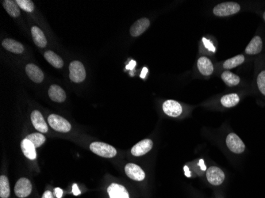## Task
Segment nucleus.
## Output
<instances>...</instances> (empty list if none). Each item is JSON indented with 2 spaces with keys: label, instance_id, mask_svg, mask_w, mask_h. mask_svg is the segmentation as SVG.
<instances>
[{
  "label": "nucleus",
  "instance_id": "39448f33",
  "mask_svg": "<svg viewBox=\"0 0 265 198\" xmlns=\"http://www.w3.org/2000/svg\"><path fill=\"white\" fill-rule=\"evenodd\" d=\"M48 122L53 129L60 133H69L71 130L70 123L62 118V117L56 115V114H51L48 117Z\"/></svg>",
  "mask_w": 265,
  "mask_h": 198
},
{
  "label": "nucleus",
  "instance_id": "a878e982",
  "mask_svg": "<svg viewBox=\"0 0 265 198\" xmlns=\"http://www.w3.org/2000/svg\"><path fill=\"white\" fill-rule=\"evenodd\" d=\"M9 180L7 176H0V196L2 198H8L10 196Z\"/></svg>",
  "mask_w": 265,
  "mask_h": 198
},
{
  "label": "nucleus",
  "instance_id": "7c9ffc66",
  "mask_svg": "<svg viewBox=\"0 0 265 198\" xmlns=\"http://www.w3.org/2000/svg\"><path fill=\"white\" fill-rule=\"evenodd\" d=\"M213 198H226L223 193H221V191H218V190H214V193H213Z\"/></svg>",
  "mask_w": 265,
  "mask_h": 198
},
{
  "label": "nucleus",
  "instance_id": "b1692460",
  "mask_svg": "<svg viewBox=\"0 0 265 198\" xmlns=\"http://www.w3.org/2000/svg\"><path fill=\"white\" fill-rule=\"evenodd\" d=\"M4 8L11 17H18L20 15V9L16 1L13 0H6L3 2Z\"/></svg>",
  "mask_w": 265,
  "mask_h": 198
},
{
  "label": "nucleus",
  "instance_id": "dca6fc26",
  "mask_svg": "<svg viewBox=\"0 0 265 198\" xmlns=\"http://www.w3.org/2000/svg\"><path fill=\"white\" fill-rule=\"evenodd\" d=\"M263 49V41L261 37L255 36L246 49V53L249 55H256L260 53Z\"/></svg>",
  "mask_w": 265,
  "mask_h": 198
},
{
  "label": "nucleus",
  "instance_id": "f704fd0d",
  "mask_svg": "<svg viewBox=\"0 0 265 198\" xmlns=\"http://www.w3.org/2000/svg\"><path fill=\"white\" fill-rule=\"evenodd\" d=\"M133 65H135V62H134V61L130 62V64H129L128 66H127V69H134V66H133Z\"/></svg>",
  "mask_w": 265,
  "mask_h": 198
},
{
  "label": "nucleus",
  "instance_id": "f8f14e48",
  "mask_svg": "<svg viewBox=\"0 0 265 198\" xmlns=\"http://www.w3.org/2000/svg\"><path fill=\"white\" fill-rule=\"evenodd\" d=\"M150 26V21L146 18H140L137 20L130 28V34L133 37H138L145 33Z\"/></svg>",
  "mask_w": 265,
  "mask_h": 198
},
{
  "label": "nucleus",
  "instance_id": "423d86ee",
  "mask_svg": "<svg viewBox=\"0 0 265 198\" xmlns=\"http://www.w3.org/2000/svg\"><path fill=\"white\" fill-rule=\"evenodd\" d=\"M69 78L74 82H81L86 78L85 66L79 61L71 62L69 65Z\"/></svg>",
  "mask_w": 265,
  "mask_h": 198
},
{
  "label": "nucleus",
  "instance_id": "6e6552de",
  "mask_svg": "<svg viewBox=\"0 0 265 198\" xmlns=\"http://www.w3.org/2000/svg\"><path fill=\"white\" fill-rule=\"evenodd\" d=\"M162 108H163L164 113L171 118H178L183 114V107L176 101H165L162 105Z\"/></svg>",
  "mask_w": 265,
  "mask_h": 198
},
{
  "label": "nucleus",
  "instance_id": "cd10ccee",
  "mask_svg": "<svg viewBox=\"0 0 265 198\" xmlns=\"http://www.w3.org/2000/svg\"><path fill=\"white\" fill-rule=\"evenodd\" d=\"M16 3H17L18 7H19L21 9H23V11H27V12H32V11H34V3L30 1V0H17Z\"/></svg>",
  "mask_w": 265,
  "mask_h": 198
},
{
  "label": "nucleus",
  "instance_id": "f257e3e1",
  "mask_svg": "<svg viewBox=\"0 0 265 198\" xmlns=\"http://www.w3.org/2000/svg\"><path fill=\"white\" fill-rule=\"evenodd\" d=\"M225 172L216 166L208 167L206 170V180L212 187H221L226 181Z\"/></svg>",
  "mask_w": 265,
  "mask_h": 198
},
{
  "label": "nucleus",
  "instance_id": "7ed1b4c3",
  "mask_svg": "<svg viewBox=\"0 0 265 198\" xmlns=\"http://www.w3.org/2000/svg\"><path fill=\"white\" fill-rule=\"evenodd\" d=\"M241 10V7L237 3L225 2L218 4L213 9L214 15L218 17H227L234 15Z\"/></svg>",
  "mask_w": 265,
  "mask_h": 198
},
{
  "label": "nucleus",
  "instance_id": "4be33fe9",
  "mask_svg": "<svg viewBox=\"0 0 265 198\" xmlns=\"http://www.w3.org/2000/svg\"><path fill=\"white\" fill-rule=\"evenodd\" d=\"M45 58L52 66L56 68V69H62L64 66V62L62 59L53 52H46L45 53Z\"/></svg>",
  "mask_w": 265,
  "mask_h": 198
},
{
  "label": "nucleus",
  "instance_id": "4468645a",
  "mask_svg": "<svg viewBox=\"0 0 265 198\" xmlns=\"http://www.w3.org/2000/svg\"><path fill=\"white\" fill-rule=\"evenodd\" d=\"M26 72H27L28 77L37 83H40L44 79V74H43V71L33 63H29L27 65Z\"/></svg>",
  "mask_w": 265,
  "mask_h": 198
},
{
  "label": "nucleus",
  "instance_id": "412c9836",
  "mask_svg": "<svg viewBox=\"0 0 265 198\" xmlns=\"http://www.w3.org/2000/svg\"><path fill=\"white\" fill-rule=\"evenodd\" d=\"M239 102H240V97L235 93L224 95L221 98V105L226 108H232V107L236 106Z\"/></svg>",
  "mask_w": 265,
  "mask_h": 198
},
{
  "label": "nucleus",
  "instance_id": "c756f323",
  "mask_svg": "<svg viewBox=\"0 0 265 198\" xmlns=\"http://www.w3.org/2000/svg\"><path fill=\"white\" fill-rule=\"evenodd\" d=\"M203 40L204 44H205L206 47L209 49L210 51L214 52L215 51V48L214 47L212 44L210 42V40H207L206 38L202 39Z\"/></svg>",
  "mask_w": 265,
  "mask_h": 198
},
{
  "label": "nucleus",
  "instance_id": "72a5a7b5",
  "mask_svg": "<svg viewBox=\"0 0 265 198\" xmlns=\"http://www.w3.org/2000/svg\"><path fill=\"white\" fill-rule=\"evenodd\" d=\"M43 198H53V194L50 191H46L43 194Z\"/></svg>",
  "mask_w": 265,
  "mask_h": 198
},
{
  "label": "nucleus",
  "instance_id": "ddd939ff",
  "mask_svg": "<svg viewBox=\"0 0 265 198\" xmlns=\"http://www.w3.org/2000/svg\"><path fill=\"white\" fill-rule=\"evenodd\" d=\"M31 121L32 124L34 125V128L37 131L46 134L48 131V125L45 121L44 118H43V114H40L38 111H34L31 114Z\"/></svg>",
  "mask_w": 265,
  "mask_h": 198
},
{
  "label": "nucleus",
  "instance_id": "e433bc0d",
  "mask_svg": "<svg viewBox=\"0 0 265 198\" xmlns=\"http://www.w3.org/2000/svg\"><path fill=\"white\" fill-rule=\"evenodd\" d=\"M195 198H202L201 197L200 195L197 194V193H195Z\"/></svg>",
  "mask_w": 265,
  "mask_h": 198
},
{
  "label": "nucleus",
  "instance_id": "1a4fd4ad",
  "mask_svg": "<svg viewBox=\"0 0 265 198\" xmlns=\"http://www.w3.org/2000/svg\"><path fill=\"white\" fill-rule=\"evenodd\" d=\"M153 147V140L150 139H145V140H140V142L137 143L132 147L130 152H131L132 156L140 157V156H145L148 152H150Z\"/></svg>",
  "mask_w": 265,
  "mask_h": 198
},
{
  "label": "nucleus",
  "instance_id": "4c0bfd02",
  "mask_svg": "<svg viewBox=\"0 0 265 198\" xmlns=\"http://www.w3.org/2000/svg\"><path fill=\"white\" fill-rule=\"evenodd\" d=\"M263 19H264V21H265V12L263 13Z\"/></svg>",
  "mask_w": 265,
  "mask_h": 198
},
{
  "label": "nucleus",
  "instance_id": "5701e85b",
  "mask_svg": "<svg viewBox=\"0 0 265 198\" xmlns=\"http://www.w3.org/2000/svg\"><path fill=\"white\" fill-rule=\"evenodd\" d=\"M221 79L224 81L226 84L229 86H237L240 83V77L233 72H229V71H226L221 74Z\"/></svg>",
  "mask_w": 265,
  "mask_h": 198
},
{
  "label": "nucleus",
  "instance_id": "6ab92c4d",
  "mask_svg": "<svg viewBox=\"0 0 265 198\" xmlns=\"http://www.w3.org/2000/svg\"><path fill=\"white\" fill-rule=\"evenodd\" d=\"M2 46L4 49H7V51L11 52V53L20 54L24 51V47L23 45L13 39H5L3 40Z\"/></svg>",
  "mask_w": 265,
  "mask_h": 198
},
{
  "label": "nucleus",
  "instance_id": "f03ea898",
  "mask_svg": "<svg viewBox=\"0 0 265 198\" xmlns=\"http://www.w3.org/2000/svg\"><path fill=\"white\" fill-rule=\"evenodd\" d=\"M227 148L234 155H241L246 151V147L242 140L234 133H230L226 137Z\"/></svg>",
  "mask_w": 265,
  "mask_h": 198
},
{
  "label": "nucleus",
  "instance_id": "9b49d317",
  "mask_svg": "<svg viewBox=\"0 0 265 198\" xmlns=\"http://www.w3.org/2000/svg\"><path fill=\"white\" fill-rule=\"evenodd\" d=\"M107 193L110 198H130L128 189L118 183H112L107 188Z\"/></svg>",
  "mask_w": 265,
  "mask_h": 198
},
{
  "label": "nucleus",
  "instance_id": "f3484780",
  "mask_svg": "<svg viewBox=\"0 0 265 198\" xmlns=\"http://www.w3.org/2000/svg\"><path fill=\"white\" fill-rule=\"evenodd\" d=\"M49 98L53 102H63L66 99V94L65 91L58 85H52L49 90Z\"/></svg>",
  "mask_w": 265,
  "mask_h": 198
},
{
  "label": "nucleus",
  "instance_id": "aec40b11",
  "mask_svg": "<svg viewBox=\"0 0 265 198\" xmlns=\"http://www.w3.org/2000/svg\"><path fill=\"white\" fill-rule=\"evenodd\" d=\"M31 34L36 46L40 48L46 47V45H47V40H46L44 33L42 31L40 28L37 27H33L31 29Z\"/></svg>",
  "mask_w": 265,
  "mask_h": 198
},
{
  "label": "nucleus",
  "instance_id": "c9c22d12",
  "mask_svg": "<svg viewBox=\"0 0 265 198\" xmlns=\"http://www.w3.org/2000/svg\"><path fill=\"white\" fill-rule=\"evenodd\" d=\"M146 72H147V69H144L142 71V73H141V78H144L146 76Z\"/></svg>",
  "mask_w": 265,
  "mask_h": 198
},
{
  "label": "nucleus",
  "instance_id": "0eeeda50",
  "mask_svg": "<svg viewBox=\"0 0 265 198\" xmlns=\"http://www.w3.org/2000/svg\"><path fill=\"white\" fill-rule=\"evenodd\" d=\"M125 173L129 179L135 182H143L146 178V172L135 163H127L125 166Z\"/></svg>",
  "mask_w": 265,
  "mask_h": 198
},
{
  "label": "nucleus",
  "instance_id": "a211bd4d",
  "mask_svg": "<svg viewBox=\"0 0 265 198\" xmlns=\"http://www.w3.org/2000/svg\"><path fill=\"white\" fill-rule=\"evenodd\" d=\"M21 148L23 154L25 156L28 158L29 160H34L37 158V153H36V147H34V144L30 142V140H27V138L22 141Z\"/></svg>",
  "mask_w": 265,
  "mask_h": 198
},
{
  "label": "nucleus",
  "instance_id": "473e14b6",
  "mask_svg": "<svg viewBox=\"0 0 265 198\" xmlns=\"http://www.w3.org/2000/svg\"><path fill=\"white\" fill-rule=\"evenodd\" d=\"M55 193H56V197L62 198V196H63V190L60 189V188H56L55 189Z\"/></svg>",
  "mask_w": 265,
  "mask_h": 198
},
{
  "label": "nucleus",
  "instance_id": "20e7f679",
  "mask_svg": "<svg viewBox=\"0 0 265 198\" xmlns=\"http://www.w3.org/2000/svg\"><path fill=\"white\" fill-rule=\"evenodd\" d=\"M90 149L97 156L104 158H113L117 155V150L113 146L103 142L92 143Z\"/></svg>",
  "mask_w": 265,
  "mask_h": 198
},
{
  "label": "nucleus",
  "instance_id": "bb28decb",
  "mask_svg": "<svg viewBox=\"0 0 265 198\" xmlns=\"http://www.w3.org/2000/svg\"><path fill=\"white\" fill-rule=\"evenodd\" d=\"M27 140H30L32 144H34V147H40L45 142H46V137L40 134H32L30 135L27 136Z\"/></svg>",
  "mask_w": 265,
  "mask_h": 198
},
{
  "label": "nucleus",
  "instance_id": "2eb2a0df",
  "mask_svg": "<svg viewBox=\"0 0 265 198\" xmlns=\"http://www.w3.org/2000/svg\"><path fill=\"white\" fill-rule=\"evenodd\" d=\"M198 71L202 75L205 76H209L214 72V66L212 62L206 56H201L197 62Z\"/></svg>",
  "mask_w": 265,
  "mask_h": 198
},
{
  "label": "nucleus",
  "instance_id": "c85d7f7f",
  "mask_svg": "<svg viewBox=\"0 0 265 198\" xmlns=\"http://www.w3.org/2000/svg\"><path fill=\"white\" fill-rule=\"evenodd\" d=\"M257 86L262 95L265 96V71L260 72L257 76Z\"/></svg>",
  "mask_w": 265,
  "mask_h": 198
},
{
  "label": "nucleus",
  "instance_id": "9d476101",
  "mask_svg": "<svg viewBox=\"0 0 265 198\" xmlns=\"http://www.w3.org/2000/svg\"><path fill=\"white\" fill-rule=\"evenodd\" d=\"M32 192V185L30 181L26 178H22L16 183L14 186V193L19 198L28 196Z\"/></svg>",
  "mask_w": 265,
  "mask_h": 198
},
{
  "label": "nucleus",
  "instance_id": "2f4dec72",
  "mask_svg": "<svg viewBox=\"0 0 265 198\" xmlns=\"http://www.w3.org/2000/svg\"><path fill=\"white\" fill-rule=\"evenodd\" d=\"M72 193L75 196H78V195L80 194V191H79V189H78L77 185L74 184L73 186H72Z\"/></svg>",
  "mask_w": 265,
  "mask_h": 198
},
{
  "label": "nucleus",
  "instance_id": "393cba45",
  "mask_svg": "<svg viewBox=\"0 0 265 198\" xmlns=\"http://www.w3.org/2000/svg\"><path fill=\"white\" fill-rule=\"evenodd\" d=\"M244 61V55H237L233 58L226 60L223 63V68L225 69H232L237 67L239 65L242 64Z\"/></svg>",
  "mask_w": 265,
  "mask_h": 198
}]
</instances>
